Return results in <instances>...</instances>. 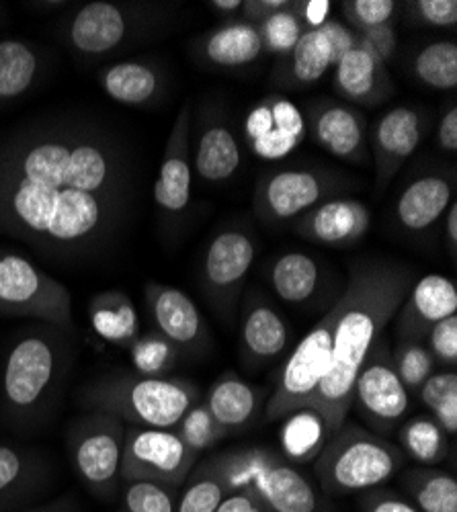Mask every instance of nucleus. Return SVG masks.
I'll return each instance as SVG.
<instances>
[{
    "mask_svg": "<svg viewBox=\"0 0 457 512\" xmlns=\"http://www.w3.org/2000/svg\"><path fill=\"white\" fill-rule=\"evenodd\" d=\"M355 48L388 68V64L396 58V52H398V33L394 23L390 21L378 27H371L367 31L355 33Z\"/></svg>",
    "mask_w": 457,
    "mask_h": 512,
    "instance_id": "49530a36",
    "label": "nucleus"
},
{
    "mask_svg": "<svg viewBox=\"0 0 457 512\" xmlns=\"http://www.w3.org/2000/svg\"><path fill=\"white\" fill-rule=\"evenodd\" d=\"M322 271L316 259L306 252H285L277 256L269 271V283L279 300L287 304H306L316 295Z\"/></svg>",
    "mask_w": 457,
    "mask_h": 512,
    "instance_id": "2f4dec72",
    "label": "nucleus"
},
{
    "mask_svg": "<svg viewBox=\"0 0 457 512\" xmlns=\"http://www.w3.org/2000/svg\"><path fill=\"white\" fill-rule=\"evenodd\" d=\"M199 400L201 392L191 379L138 373L101 375L78 394V402L87 410L107 412L126 424L146 429H175Z\"/></svg>",
    "mask_w": 457,
    "mask_h": 512,
    "instance_id": "20e7f679",
    "label": "nucleus"
},
{
    "mask_svg": "<svg viewBox=\"0 0 457 512\" xmlns=\"http://www.w3.org/2000/svg\"><path fill=\"white\" fill-rule=\"evenodd\" d=\"M199 455L191 451L173 429H146L126 424L121 480H144L179 490Z\"/></svg>",
    "mask_w": 457,
    "mask_h": 512,
    "instance_id": "9d476101",
    "label": "nucleus"
},
{
    "mask_svg": "<svg viewBox=\"0 0 457 512\" xmlns=\"http://www.w3.org/2000/svg\"><path fill=\"white\" fill-rule=\"evenodd\" d=\"M445 236H447V246H449L451 259L455 261V254H457V203H455V199H453V201H451V205L447 207Z\"/></svg>",
    "mask_w": 457,
    "mask_h": 512,
    "instance_id": "4d7b16f0",
    "label": "nucleus"
},
{
    "mask_svg": "<svg viewBox=\"0 0 457 512\" xmlns=\"http://www.w3.org/2000/svg\"><path fill=\"white\" fill-rule=\"evenodd\" d=\"M302 115L306 132L328 154L353 164L369 162L367 119L357 107L335 99H316L304 107Z\"/></svg>",
    "mask_w": 457,
    "mask_h": 512,
    "instance_id": "2eb2a0df",
    "label": "nucleus"
},
{
    "mask_svg": "<svg viewBox=\"0 0 457 512\" xmlns=\"http://www.w3.org/2000/svg\"><path fill=\"white\" fill-rule=\"evenodd\" d=\"M404 465L398 445L357 422H343L314 459V472L324 494L345 496L384 486Z\"/></svg>",
    "mask_w": 457,
    "mask_h": 512,
    "instance_id": "39448f33",
    "label": "nucleus"
},
{
    "mask_svg": "<svg viewBox=\"0 0 457 512\" xmlns=\"http://www.w3.org/2000/svg\"><path fill=\"white\" fill-rule=\"evenodd\" d=\"M453 175L431 173L414 179L396 203V220L408 232L431 228L453 201Z\"/></svg>",
    "mask_w": 457,
    "mask_h": 512,
    "instance_id": "a878e982",
    "label": "nucleus"
},
{
    "mask_svg": "<svg viewBox=\"0 0 457 512\" xmlns=\"http://www.w3.org/2000/svg\"><path fill=\"white\" fill-rule=\"evenodd\" d=\"M406 13L427 27L455 29L457 0H414L406 5Z\"/></svg>",
    "mask_w": 457,
    "mask_h": 512,
    "instance_id": "09e8293b",
    "label": "nucleus"
},
{
    "mask_svg": "<svg viewBox=\"0 0 457 512\" xmlns=\"http://www.w3.org/2000/svg\"><path fill=\"white\" fill-rule=\"evenodd\" d=\"M425 347L431 351L437 365L445 371H455L457 367V314L437 322L425 336Z\"/></svg>",
    "mask_w": 457,
    "mask_h": 512,
    "instance_id": "de8ad7c7",
    "label": "nucleus"
},
{
    "mask_svg": "<svg viewBox=\"0 0 457 512\" xmlns=\"http://www.w3.org/2000/svg\"><path fill=\"white\" fill-rule=\"evenodd\" d=\"M339 312L341 302L337 300L285 361L277 386L265 404V416L269 420H279L289 412L310 406L314 400L330 367L332 336H335Z\"/></svg>",
    "mask_w": 457,
    "mask_h": 512,
    "instance_id": "1a4fd4ad",
    "label": "nucleus"
},
{
    "mask_svg": "<svg viewBox=\"0 0 457 512\" xmlns=\"http://www.w3.org/2000/svg\"><path fill=\"white\" fill-rule=\"evenodd\" d=\"M289 0H246V3H242V21L251 23L255 27H259L263 21H267L269 17H273L275 13L287 9Z\"/></svg>",
    "mask_w": 457,
    "mask_h": 512,
    "instance_id": "603ef678",
    "label": "nucleus"
},
{
    "mask_svg": "<svg viewBox=\"0 0 457 512\" xmlns=\"http://www.w3.org/2000/svg\"><path fill=\"white\" fill-rule=\"evenodd\" d=\"M228 488L216 467L210 461H203L193 467V472L179 488L177 512H216Z\"/></svg>",
    "mask_w": 457,
    "mask_h": 512,
    "instance_id": "4c0bfd02",
    "label": "nucleus"
},
{
    "mask_svg": "<svg viewBox=\"0 0 457 512\" xmlns=\"http://www.w3.org/2000/svg\"><path fill=\"white\" fill-rule=\"evenodd\" d=\"M173 431L197 455H201L203 451L214 449L230 435L224 426L212 416V412L207 410L203 400H199L185 412V416L177 422Z\"/></svg>",
    "mask_w": 457,
    "mask_h": 512,
    "instance_id": "a19ab883",
    "label": "nucleus"
},
{
    "mask_svg": "<svg viewBox=\"0 0 457 512\" xmlns=\"http://www.w3.org/2000/svg\"><path fill=\"white\" fill-rule=\"evenodd\" d=\"M351 408L369 426V431L380 437L396 431L410 410V394L394 371L392 351L384 338L371 347L357 373Z\"/></svg>",
    "mask_w": 457,
    "mask_h": 512,
    "instance_id": "9b49d317",
    "label": "nucleus"
},
{
    "mask_svg": "<svg viewBox=\"0 0 457 512\" xmlns=\"http://www.w3.org/2000/svg\"><path fill=\"white\" fill-rule=\"evenodd\" d=\"M257 31L263 41V50L277 58H283L292 52L304 35V27L292 11V5L263 21Z\"/></svg>",
    "mask_w": 457,
    "mask_h": 512,
    "instance_id": "c03bdc74",
    "label": "nucleus"
},
{
    "mask_svg": "<svg viewBox=\"0 0 457 512\" xmlns=\"http://www.w3.org/2000/svg\"><path fill=\"white\" fill-rule=\"evenodd\" d=\"M136 11L132 7L107 3H87L76 9L66 23L68 46L82 56H105L121 48L136 33Z\"/></svg>",
    "mask_w": 457,
    "mask_h": 512,
    "instance_id": "a211bd4d",
    "label": "nucleus"
},
{
    "mask_svg": "<svg viewBox=\"0 0 457 512\" xmlns=\"http://www.w3.org/2000/svg\"><path fill=\"white\" fill-rule=\"evenodd\" d=\"M242 152L230 127L218 119L207 121L201 127L191 164L197 177L210 185L226 183L240 168Z\"/></svg>",
    "mask_w": 457,
    "mask_h": 512,
    "instance_id": "bb28decb",
    "label": "nucleus"
},
{
    "mask_svg": "<svg viewBox=\"0 0 457 512\" xmlns=\"http://www.w3.org/2000/svg\"><path fill=\"white\" fill-rule=\"evenodd\" d=\"M292 11L300 19L304 31H314L330 19L332 3L330 0H298V3H292Z\"/></svg>",
    "mask_w": 457,
    "mask_h": 512,
    "instance_id": "3c124183",
    "label": "nucleus"
},
{
    "mask_svg": "<svg viewBox=\"0 0 457 512\" xmlns=\"http://www.w3.org/2000/svg\"><path fill=\"white\" fill-rule=\"evenodd\" d=\"M210 7L222 15H234L242 9V0H212Z\"/></svg>",
    "mask_w": 457,
    "mask_h": 512,
    "instance_id": "13d9d810",
    "label": "nucleus"
},
{
    "mask_svg": "<svg viewBox=\"0 0 457 512\" xmlns=\"http://www.w3.org/2000/svg\"><path fill=\"white\" fill-rule=\"evenodd\" d=\"M437 144L441 150H445L449 154L457 152V107L455 105H451L439 121Z\"/></svg>",
    "mask_w": 457,
    "mask_h": 512,
    "instance_id": "5fc2aeb1",
    "label": "nucleus"
},
{
    "mask_svg": "<svg viewBox=\"0 0 457 512\" xmlns=\"http://www.w3.org/2000/svg\"><path fill=\"white\" fill-rule=\"evenodd\" d=\"M421 404L429 410L435 422L449 435L457 433V373H433L417 392Z\"/></svg>",
    "mask_w": 457,
    "mask_h": 512,
    "instance_id": "ea45409f",
    "label": "nucleus"
},
{
    "mask_svg": "<svg viewBox=\"0 0 457 512\" xmlns=\"http://www.w3.org/2000/svg\"><path fill=\"white\" fill-rule=\"evenodd\" d=\"M412 74L433 91H453L457 87V44L449 39L433 41L412 62Z\"/></svg>",
    "mask_w": 457,
    "mask_h": 512,
    "instance_id": "e433bc0d",
    "label": "nucleus"
},
{
    "mask_svg": "<svg viewBox=\"0 0 457 512\" xmlns=\"http://www.w3.org/2000/svg\"><path fill=\"white\" fill-rule=\"evenodd\" d=\"M207 461L216 467L228 492H253L267 512H322L326 508L316 486L271 449L242 447Z\"/></svg>",
    "mask_w": 457,
    "mask_h": 512,
    "instance_id": "423d86ee",
    "label": "nucleus"
},
{
    "mask_svg": "<svg viewBox=\"0 0 457 512\" xmlns=\"http://www.w3.org/2000/svg\"><path fill=\"white\" fill-rule=\"evenodd\" d=\"M128 158L89 125H44L0 146V232L54 254L87 252L115 226Z\"/></svg>",
    "mask_w": 457,
    "mask_h": 512,
    "instance_id": "f257e3e1",
    "label": "nucleus"
},
{
    "mask_svg": "<svg viewBox=\"0 0 457 512\" xmlns=\"http://www.w3.org/2000/svg\"><path fill=\"white\" fill-rule=\"evenodd\" d=\"M392 363L408 394H417L423 383L437 373V363L421 340H398L392 351Z\"/></svg>",
    "mask_w": 457,
    "mask_h": 512,
    "instance_id": "79ce46f5",
    "label": "nucleus"
},
{
    "mask_svg": "<svg viewBox=\"0 0 457 512\" xmlns=\"http://www.w3.org/2000/svg\"><path fill=\"white\" fill-rule=\"evenodd\" d=\"M39 56L25 39L0 41V109L21 99L37 78Z\"/></svg>",
    "mask_w": 457,
    "mask_h": 512,
    "instance_id": "72a5a7b5",
    "label": "nucleus"
},
{
    "mask_svg": "<svg viewBox=\"0 0 457 512\" xmlns=\"http://www.w3.org/2000/svg\"><path fill=\"white\" fill-rule=\"evenodd\" d=\"M0 316L35 318L74 334L68 287L15 252H0Z\"/></svg>",
    "mask_w": 457,
    "mask_h": 512,
    "instance_id": "6e6552de",
    "label": "nucleus"
},
{
    "mask_svg": "<svg viewBox=\"0 0 457 512\" xmlns=\"http://www.w3.org/2000/svg\"><path fill=\"white\" fill-rule=\"evenodd\" d=\"M52 480V463L39 451L0 443V512L27 510Z\"/></svg>",
    "mask_w": 457,
    "mask_h": 512,
    "instance_id": "412c9836",
    "label": "nucleus"
},
{
    "mask_svg": "<svg viewBox=\"0 0 457 512\" xmlns=\"http://www.w3.org/2000/svg\"><path fill=\"white\" fill-rule=\"evenodd\" d=\"M89 318L97 336L121 349H130L142 334L138 312L123 291L113 289L95 295L89 306Z\"/></svg>",
    "mask_w": 457,
    "mask_h": 512,
    "instance_id": "7c9ffc66",
    "label": "nucleus"
},
{
    "mask_svg": "<svg viewBox=\"0 0 457 512\" xmlns=\"http://www.w3.org/2000/svg\"><path fill=\"white\" fill-rule=\"evenodd\" d=\"M101 91L115 103L142 107L162 91L160 72L142 60H123L103 68L97 76Z\"/></svg>",
    "mask_w": 457,
    "mask_h": 512,
    "instance_id": "c756f323",
    "label": "nucleus"
},
{
    "mask_svg": "<svg viewBox=\"0 0 457 512\" xmlns=\"http://www.w3.org/2000/svg\"><path fill=\"white\" fill-rule=\"evenodd\" d=\"M144 300L154 330L169 338L181 353L201 355L210 349V326L187 293L150 281L144 287Z\"/></svg>",
    "mask_w": 457,
    "mask_h": 512,
    "instance_id": "dca6fc26",
    "label": "nucleus"
},
{
    "mask_svg": "<svg viewBox=\"0 0 457 512\" xmlns=\"http://www.w3.org/2000/svg\"><path fill=\"white\" fill-rule=\"evenodd\" d=\"M134 373L148 377H169L181 359V351L154 328L142 332L128 349Z\"/></svg>",
    "mask_w": 457,
    "mask_h": 512,
    "instance_id": "58836bf2",
    "label": "nucleus"
},
{
    "mask_svg": "<svg viewBox=\"0 0 457 512\" xmlns=\"http://www.w3.org/2000/svg\"><path fill=\"white\" fill-rule=\"evenodd\" d=\"M353 48L355 31L337 19H328L320 29L304 31L296 48L279 58L275 82L287 91L308 89Z\"/></svg>",
    "mask_w": 457,
    "mask_h": 512,
    "instance_id": "ddd939ff",
    "label": "nucleus"
},
{
    "mask_svg": "<svg viewBox=\"0 0 457 512\" xmlns=\"http://www.w3.org/2000/svg\"><path fill=\"white\" fill-rule=\"evenodd\" d=\"M335 91L349 105L376 107L392 97L394 82L386 66L353 48L335 66Z\"/></svg>",
    "mask_w": 457,
    "mask_h": 512,
    "instance_id": "393cba45",
    "label": "nucleus"
},
{
    "mask_svg": "<svg viewBox=\"0 0 457 512\" xmlns=\"http://www.w3.org/2000/svg\"><path fill=\"white\" fill-rule=\"evenodd\" d=\"M255 242L244 232H222L205 250L201 265V283L210 304L222 314L230 316L242 283L255 261Z\"/></svg>",
    "mask_w": 457,
    "mask_h": 512,
    "instance_id": "4468645a",
    "label": "nucleus"
},
{
    "mask_svg": "<svg viewBox=\"0 0 457 512\" xmlns=\"http://www.w3.org/2000/svg\"><path fill=\"white\" fill-rule=\"evenodd\" d=\"M369 224L371 213L363 201L335 197L302 213L294 232L326 246H351L367 234Z\"/></svg>",
    "mask_w": 457,
    "mask_h": 512,
    "instance_id": "5701e85b",
    "label": "nucleus"
},
{
    "mask_svg": "<svg viewBox=\"0 0 457 512\" xmlns=\"http://www.w3.org/2000/svg\"><path fill=\"white\" fill-rule=\"evenodd\" d=\"M191 105L185 103L175 119L169 142H166L154 199L166 216H181L191 199Z\"/></svg>",
    "mask_w": 457,
    "mask_h": 512,
    "instance_id": "aec40b11",
    "label": "nucleus"
},
{
    "mask_svg": "<svg viewBox=\"0 0 457 512\" xmlns=\"http://www.w3.org/2000/svg\"><path fill=\"white\" fill-rule=\"evenodd\" d=\"M361 512H421L410 500L392 490L373 488L363 492L359 500Z\"/></svg>",
    "mask_w": 457,
    "mask_h": 512,
    "instance_id": "8fccbe9b",
    "label": "nucleus"
},
{
    "mask_svg": "<svg viewBox=\"0 0 457 512\" xmlns=\"http://www.w3.org/2000/svg\"><path fill=\"white\" fill-rule=\"evenodd\" d=\"M203 404L228 433H234L257 418L263 406V394L236 371H226L212 383Z\"/></svg>",
    "mask_w": 457,
    "mask_h": 512,
    "instance_id": "cd10ccee",
    "label": "nucleus"
},
{
    "mask_svg": "<svg viewBox=\"0 0 457 512\" xmlns=\"http://www.w3.org/2000/svg\"><path fill=\"white\" fill-rule=\"evenodd\" d=\"M123 443L126 422L113 414L89 410L70 424L66 435L70 465L80 484L97 500L119 498Z\"/></svg>",
    "mask_w": 457,
    "mask_h": 512,
    "instance_id": "0eeeda50",
    "label": "nucleus"
},
{
    "mask_svg": "<svg viewBox=\"0 0 457 512\" xmlns=\"http://www.w3.org/2000/svg\"><path fill=\"white\" fill-rule=\"evenodd\" d=\"M308 136L306 121L296 103L283 95L263 99L244 119L248 148L263 160H281L292 154Z\"/></svg>",
    "mask_w": 457,
    "mask_h": 512,
    "instance_id": "6ab92c4d",
    "label": "nucleus"
},
{
    "mask_svg": "<svg viewBox=\"0 0 457 512\" xmlns=\"http://www.w3.org/2000/svg\"><path fill=\"white\" fill-rule=\"evenodd\" d=\"M289 343V328L283 316L253 291L242 304L240 318V359L246 367L259 369L275 361Z\"/></svg>",
    "mask_w": 457,
    "mask_h": 512,
    "instance_id": "b1692460",
    "label": "nucleus"
},
{
    "mask_svg": "<svg viewBox=\"0 0 457 512\" xmlns=\"http://www.w3.org/2000/svg\"><path fill=\"white\" fill-rule=\"evenodd\" d=\"M398 439L402 453L425 467L439 465L449 455V435L431 414H417L408 418L400 426Z\"/></svg>",
    "mask_w": 457,
    "mask_h": 512,
    "instance_id": "c9c22d12",
    "label": "nucleus"
},
{
    "mask_svg": "<svg viewBox=\"0 0 457 512\" xmlns=\"http://www.w3.org/2000/svg\"><path fill=\"white\" fill-rule=\"evenodd\" d=\"M179 490L144 480L121 484L119 512H177Z\"/></svg>",
    "mask_w": 457,
    "mask_h": 512,
    "instance_id": "37998d69",
    "label": "nucleus"
},
{
    "mask_svg": "<svg viewBox=\"0 0 457 512\" xmlns=\"http://www.w3.org/2000/svg\"><path fill=\"white\" fill-rule=\"evenodd\" d=\"M199 54L220 68H242L263 54V41L255 25L230 21L201 37Z\"/></svg>",
    "mask_w": 457,
    "mask_h": 512,
    "instance_id": "c85d7f7f",
    "label": "nucleus"
},
{
    "mask_svg": "<svg viewBox=\"0 0 457 512\" xmlns=\"http://www.w3.org/2000/svg\"><path fill=\"white\" fill-rule=\"evenodd\" d=\"M396 7L394 0H345L341 3L347 27L355 33L390 23Z\"/></svg>",
    "mask_w": 457,
    "mask_h": 512,
    "instance_id": "a18cd8bd",
    "label": "nucleus"
},
{
    "mask_svg": "<svg viewBox=\"0 0 457 512\" xmlns=\"http://www.w3.org/2000/svg\"><path fill=\"white\" fill-rule=\"evenodd\" d=\"M216 512H267L257 496L248 490H234L224 496Z\"/></svg>",
    "mask_w": 457,
    "mask_h": 512,
    "instance_id": "864d4df0",
    "label": "nucleus"
},
{
    "mask_svg": "<svg viewBox=\"0 0 457 512\" xmlns=\"http://www.w3.org/2000/svg\"><path fill=\"white\" fill-rule=\"evenodd\" d=\"M427 127V115L412 105L392 107L376 121L369 140L378 191L388 189L402 164L417 152Z\"/></svg>",
    "mask_w": 457,
    "mask_h": 512,
    "instance_id": "f3484780",
    "label": "nucleus"
},
{
    "mask_svg": "<svg viewBox=\"0 0 457 512\" xmlns=\"http://www.w3.org/2000/svg\"><path fill=\"white\" fill-rule=\"evenodd\" d=\"M21 512H80V506L72 496H62L54 502H46L41 506H31V508L21 510Z\"/></svg>",
    "mask_w": 457,
    "mask_h": 512,
    "instance_id": "6e6d98bb",
    "label": "nucleus"
},
{
    "mask_svg": "<svg viewBox=\"0 0 457 512\" xmlns=\"http://www.w3.org/2000/svg\"><path fill=\"white\" fill-rule=\"evenodd\" d=\"M281 420L279 443L283 455L296 463H314L330 437L324 418L314 408L306 406L289 412Z\"/></svg>",
    "mask_w": 457,
    "mask_h": 512,
    "instance_id": "473e14b6",
    "label": "nucleus"
},
{
    "mask_svg": "<svg viewBox=\"0 0 457 512\" xmlns=\"http://www.w3.org/2000/svg\"><path fill=\"white\" fill-rule=\"evenodd\" d=\"M68 334L39 324L19 332L0 369V414L15 429H31L52 410L70 371Z\"/></svg>",
    "mask_w": 457,
    "mask_h": 512,
    "instance_id": "7ed1b4c3",
    "label": "nucleus"
},
{
    "mask_svg": "<svg viewBox=\"0 0 457 512\" xmlns=\"http://www.w3.org/2000/svg\"><path fill=\"white\" fill-rule=\"evenodd\" d=\"M349 181L314 168H283L259 179L255 211L267 224L300 218L312 207L339 197Z\"/></svg>",
    "mask_w": 457,
    "mask_h": 512,
    "instance_id": "f8f14e48",
    "label": "nucleus"
},
{
    "mask_svg": "<svg viewBox=\"0 0 457 512\" xmlns=\"http://www.w3.org/2000/svg\"><path fill=\"white\" fill-rule=\"evenodd\" d=\"M412 283L414 273L402 263L359 259L349 267L347 285L339 297L341 312L332 336L330 367L310 402L330 435L347 422L357 373L388 322L394 320Z\"/></svg>",
    "mask_w": 457,
    "mask_h": 512,
    "instance_id": "f03ea898",
    "label": "nucleus"
},
{
    "mask_svg": "<svg viewBox=\"0 0 457 512\" xmlns=\"http://www.w3.org/2000/svg\"><path fill=\"white\" fill-rule=\"evenodd\" d=\"M457 314V287L443 275H427L412 283L396 312L394 334L398 340H425L441 320Z\"/></svg>",
    "mask_w": 457,
    "mask_h": 512,
    "instance_id": "4be33fe9",
    "label": "nucleus"
},
{
    "mask_svg": "<svg viewBox=\"0 0 457 512\" xmlns=\"http://www.w3.org/2000/svg\"><path fill=\"white\" fill-rule=\"evenodd\" d=\"M402 488L421 512H457V480L437 467H412L402 474Z\"/></svg>",
    "mask_w": 457,
    "mask_h": 512,
    "instance_id": "f704fd0d",
    "label": "nucleus"
}]
</instances>
